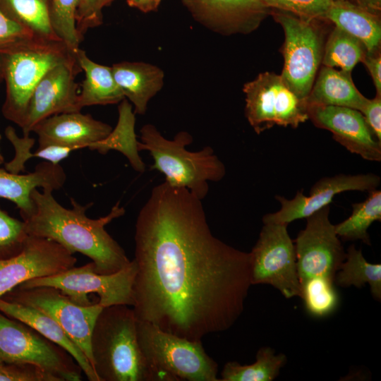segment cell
<instances>
[{"label": "cell", "instance_id": "obj_49", "mask_svg": "<svg viewBox=\"0 0 381 381\" xmlns=\"http://www.w3.org/2000/svg\"><path fill=\"white\" fill-rule=\"evenodd\" d=\"M333 1H336V0H333Z\"/></svg>", "mask_w": 381, "mask_h": 381}, {"label": "cell", "instance_id": "obj_34", "mask_svg": "<svg viewBox=\"0 0 381 381\" xmlns=\"http://www.w3.org/2000/svg\"><path fill=\"white\" fill-rule=\"evenodd\" d=\"M28 236L23 220L12 217L0 206V260L20 253Z\"/></svg>", "mask_w": 381, "mask_h": 381}, {"label": "cell", "instance_id": "obj_46", "mask_svg": "<svg viewBox=\"0 0 381 381\" xmlns=\"http://www.w3.org/2000/svg\"><path fill=\"white\" fill-rule=\"evenodd\" d=\"M4 365L2 363H0V371L4 370Z\"/></svg>", "mask_w": 381, "mask_h": 381}, {"label": "cell", "instance_id": "obj_16", "mask_svg": "<svg viewBox=\"0 0 381 381\" xmlns=\"http://www.w3.org/2000/svg\"><path fill=\"white\" fill-rule=\"evenodd\" d=\"M380 177L375 174L356 175L337 174L318 181L311 188L308 195L298 190L293 199L276 195L281 208L276 212L265 214L263 223L289 224L300 219L307 218L322 208L328 206L339 193L351 191H370L376 189Z\"/></svg>", "mask_w": 381, "mask_h": 381}, {"label": "cell", "instance_id": "obj_1", "mask_svg": "<svg viewBox=\"0 0 381 381\" xmlns=\"http://www.w3.org/2000/svg\"><path fill=\"white\" fill-rule=\"evenodd\" d=\"M134 239L138 320L198 341L238 320L251 286L250 253L212 234L202 200L187 188L155 186Z\"/></svg>", "mask_w": 381, "mask_h": 381}, {"label": "cell", "instance_id": "obj_12", "mask_svg": "<svg viewBox=\"0 0 381 381\" xmlns=\"http://www.w3.org/2000/svg\"><path fill=\"white\" fill-rule=\"evenodd\" d=\"M1 298L32 306L52 318L83 351L92 365L90 338L96 320L104 308L99 303L79 305L61 290L49 286H17Z\"/></svg>", "mask_w": 381, "mask_h": 381}, {"label": "cell", "instance_id": "obj_4", "mask_svg": "<svg viewBox=\"0 0 381 381\" xmlns=\"http://www.w3.org/2000/svg\"><path fill=\"white\" fill-rule=\"evenodd\" d=\"M139 151L150 152L156 169L165 176V182L174 187L186 188L200 200L209 191V181H219L226 174V168L214 154L206 146L191 152L186 146L193 142L186 131L178 133L173 140L165 138L152 124H146L140 130Z\"/></svg>", "mask_w": 381, "mask_h": 381}, {"label": "cell", "instance_id": "obj_33", "mask_svg": "<svg viewBox=\"0 0 381 381\" xmlns=\"http://www.w3.org/2000/svg\"><path fill=\"white\" fill-rule=\"evenodd\" d=\"M79 0H51L49 13L53 30L73 52L79 49L81 41L77 27L76 13Z\"/></svg>", "mask_w": 381, "mask_h": 381}, {"label": "cell", "instance_id": "obj_2", "mask_svg": "<svg viewBox=\"0 0 381 381\" xmlns=\"http://www.w3.org/2000/svg\"><path fill=\"white\" fill-rule=\"evenodd\" d=\"M54 190L37 188L31 193L34 210L23 219L29 236L56 241L72 253H80L92 260L97 272L112 274L131 262L123 249L108 234L106 225L124 214L119 202L106 216L91 219L86 210L92 205H80L73 198L71 209L60 205L52 195Z\"/></svg>", "mask_w": 381, "mask_h": 381}, {"label": "cell", "instance_id": "obj_14", "mask_svg": "<svg viewBox=\"0 0 381 381\" xmlns=\"http://www.w3.org/2000/svg\"><path fill=\"white\" fill-rule=\"evenodd\" d=\"M76 262L73 253L56 241L28 236L20 253L0 260V298L26 281L60 273Z\"/></svg>", "mask_w": 381, "mask_h": 381}, {"label": "cell", "instance_id": "obj_26", "mask_svg": "<svg viewBox=\"0 0 381 381\" xmlns=\"http://www.w3.org/2000/svg\"><path fill=\"white\" fill-rule=\"evenodd\" d=\"M135 118L132 106L123 99L119 106V119L114 128L104 139L92 143L88 148L105 155L110 150L122 153L136 171L143 173L145 165L139 155L138 141L135 133Z\"/></svg>", "mask_w": 381, "mask_h": 381}, {"label": "cell", "instance_id": "obj_43", "mask_svg": "<svg viewBox=\"0 0 381 381\" xmlns=\"http://www.w3.org/2000/svg\"><path fill=\"white\" fill-rule=\"evenodd\" d=\"M162 0H127L128 4L139 9L140 11L147 13L156 11Z\"/></svg>", "mask_w": 381, "mask_h": 381}, {"label": "cell", "instance_id": "obj_13", "mask_svg": "<svg viewBox=\"0 0 381 381\" xmlns=\"http://www.w3.org/2000/svg\"><path fill=\"white\" fill-rule=\"evenodd\" d=\"M329 206L306 219L307 223L295 239L298 275L301 284L314 277L334 281L346 253L329 218Z\"/></svg>", "mask_w": 381, "mask_h": 381}, {"label": "cell", "instance_id": "obj_23", "mask_svg": "<svg viewBox=\"0 0 381 381\" xmlns=\"http://www.w3.org/2000/svg\"><path fill=\"white\" fill-rule=\"evenodd\" d=\"M351 73L322 66L306 99L307 107H345L361 112L368 99L356 88Z\"/></svg>", "mask_w": 381, "mask_h": 381}, {"label": "cell", "instance_id": "obj_24", "mask_svg": "<svg viewBox=\"0 0 381 381\" xmlns=\"http://www.w3.org/2000/svg\"><path fill=\"white\" fill-rule=\"evenodd\" d=\"M325 19L359 40L368 53L380 50V15L372 13L348 0H336L332 1Z\"/></svg>", "mask_w": 381, "mask_h": 381}, {"label": "cell", "instance_id": "obj_41", "mask_svg": "<svg viewBox=\"0 0 381 381\" xmlns=\"http://www.w3.org/2000/svg\"><path fill=\"white\" fill-rule=\"evenodd\" d=\"M75 150V148L72 147L49 145L38 147L35 152H31L30 159L32 157L41 158L54 164H59L61 160L68 157L70 153Z\"/></svg>", "mask_w": 381, "mask_h": 381}, {"label": "cell", "instance_id": "obj_48", "mask_svg": "<svg viewBox=\"0 0 381 381\" xmlns=\"http://www.w3.org/2000/svg\"><path fill=\"white\" fill-rule=\"evenodd\" d=\"M109 1H110V2H111L113 0H109Z\"/></svg>", "mask_w": 381, "mask_h": 381}, {"label": "cell", "instance_id": "obj_7", "mask_svg": "<svg viewBox=\"0 0 381 381\" xmlns=\"http://www.w3.org/2000/svg\"><path fill=\"white\" fill-rule=\"evenodd\" d=\"M284 32L281 74L287 85L302 99L308 97L320 67L329 32L326 19H306L289 12L270 9Z\"/></svg>", "mask_w": 381, "mask_h": 381}, {"label": "cell", "instance_id": "obj_18", "mask_svg": "<svg viewBox=\"0 0 381 381\" xmlns=\"http://www.w3.org/2000/svg\"><path fill=\"white\" fill-rule=\"evenodd\" d=\"M192 16L222 35L248 34L270 14L261 0H181Z\"/></svg>", "mask_w": 381, "mask_h": 381}, {"label": "cell", "instance_id": "obj_25", "mask_svg": "<svg viewBox=\"0 0 381 381\" xmlns=\"http://www.w3.org/2000/svg\"><path fill=\"white\" fill-rule=\"evenodd\" d=\"M75 57L85 74L78 97L79 111L88 106L117 104L125 99L114 80L111 67L92 61L80 48L75 52Z\"/></svg>", "mask_w": 381, "mask_h": 381}, {"label": "cell", "instance_id": "obj_36", "mask_svg": "<svg viewBox=\"0 0 381 381\" xmlns=\"http://www.w3.org/2000/svg\"><path fill=\"white\" fill-rule=\"evenodd\" d=\"M35 35L28 28L8 16L0 8V52L5 51Z\"/></svg>", "mask_w": 381, "mask_h": 381}, {"label": "cell", "instance_id": "obj_30", "mask_svg": "<svg viewBox=\"0 0 381 381\" xmlns=\"http://www.w3.org/2000/svg\"><path fill=\"white\" fill-rule=\"evenodd\" d=\"M366 54L359 40L334 26L327 35L321 65L351 72Z\"/></svg>", "mask_w": 381, "mask_h": 381}, {"label": "cell", "instance_id": "obj_10", "mask_svg": "<svg viewBox=\"0 0 381 381\" xmlns=\"http://www.w3.org/2000/svg\"><path fill=\"white\" fill-rule=\"evenodd\" d=\"M245 114L257 134L274 125L296 128L308 119L305 99H301L281 75L266 71L244 84Z\"/></svg>", "mask_w": 381, "mask_h": 381}, {"label": "cell", "instance_id": "obj_17", "mask_svg": "<svg viewBox=\"0 0 381 381\" xmlns=\"http://www.w3.org/2000/svg\"><path fill=\"white\" fill-rule=\"evenodd\" d=\"M308 119L330 131L350 152L373 162L381 160V142L373 135L361 112L345 107L309 106Z\"/></svg>", "mask_w": 381, "mask_h": 381}, {"label": "cell", "instance_id": "obj_21", "mask_svg": "<svg viewBox=\"0 0 381 381\" xmlns=\"http://www.w3.org/2000/svg\"><path fill=\"white\" fill-rule=\"evenodd\" d=\"M0 311L34 328L67 351L90 381H99L88 358L63 328L50 316L32 306L0 298Z\"/></svg>", "mask_w": 381, "mask_h": 381}, {"label": "cell", "instance_id": "obj_45", "mask_svg": "<svg viewBox=\"0 0 381 381\" xmlns=\"http://www.w3.org/2000/svg\"><path fill=\"white\" fill-rule=\"evenodd\" d=\"M1 136L0 135V141H1ZM4 162V157H3L2 154H1V149H0V165L2 164Z\"/></svg>", "mask_w": 381, "mask_h": 381}, {"label": "cell", "instance_id": "obj_6", "mask_svg": "<svg viewBox=\"0 0 381 381\" xmlns=\"http://www.w3.org/2000/svg\"><path fill=\"white\" fill-rule=\"evenodd\" d=\"M141 351L159 381H219L218 365L202 341L167 332L137 319Z\"/></svg>", "mask_w": 381, "mask_h": 381}, {"label": "cell", "instance_id": "obj_31", "mask_svg": "<svg viewBox=\"0 0 381 381\" xmlns=\"http://www.w3.org/2000/svg\"><path fill=\"white\" fill-rule=\"evenodd\" d=\"M334 284V281L327 277H314L301 284V298L311 316L322 318L336 310L339 298Z\"/></svg>", "mask_w": 381, "mask_h": 381}, {"label": "cell", "instance_id": "obj_38", "mask_svg": "<svg viewBox=\"0 0 381 381\" xmlns=\"http://www.w3.org/2000/svg\"><path fill=\"white\" fill-rule=\"evenodd\" d=\"M5 134L16 150L14 158L5 164V169L14 174H20L25 170V162L30 159V150L35 144V139L29 135L19 138L11 126L6 128Z\"/></svg>", "mask_w": 381, "mask_h": 381}, {"label": "cell", "instance_id": "obj_15", "mask_svg": "<svg viewBox=\"0 0 381 381\" xmlns=\"http://www.w3.org/2000/svg\"><path fill=\"white\" fill-rule=\"evenodd\" d=\"M82 71L76 57L47 71L35 87L22 126L29 135L34 126L50 116L80 111L78 109V85L76 75Z\"/></svg>", "mask_w": 381, "mask_h": 381}, {"label": "cell", "instance_id": "obj_27", "mask_svg": "<svg viewBox=\"0 0 381 381\" xmlns=\"http://www.w3.org/2000/svg\"><path fill=\"white\" fill-rule=\"evenodd\" d=\"M334 283L341 287L355 286L362 288L365 284L370 287L374 298L381 299V265L368 262L361 249L354 245L349 247L346 259L335 275Z\"/></svg>", "mask_w": 381, "mask_h": 381}, {"label": "cell", "instance_id": "obj_37", "mask_svg": "<svg viewBox=\"0 0 381 381\" xmlns=\"http://www.w3.org/2000/svg\"><path fill=\"white\" fill-rule=\"evenodd\" d=\"M0 381H57L56 377L32 363H2Z\"/></svg>", "mask_w": 381, "mask_h": 381}, {"label": "cell", "instance_id": "obj_35", "mask_svg": "<svg viewBox=\"0 0 381 381\" xmlns=\"http://www.w3.org/2000/svg\"><path fill=\"white\" fill-rule=\"evenodd\" d=\"M270 9L291 13L306 19H325L333 0H261Z\"/></svg>", "mask_w": 381, "mask_h": 381}, {"label": "cell", "instance_id": "obj_40", "mask_svg": "<svg viewBox=\"0 0 381 381\" xmlns=\"http://www.w3.org/2000/svg\"><path fill=\"white\" fill-rule=\"evenodd\" d=\"M361 112L375 137L381 142V95L368 99Z\"/></svg>", "mask_w": 381, "mask_h": 381}, {"label": "cell", "instance_id": "obj_22", "mask_svg": "<svg viewBox=\"0 0 381 381\" xmlns=\"http://www.w3.org/2000/svg\"><path fill=\"white\" fill-rule=\"evenodd\" d=\"M111 67L124 97L133 104L134 113L144 114L150 99L162 88L163 71L144 62L123 61Z\"/></svg>", "mask_w": 381, "mask_h": 381}, {"label": "cell", "instance_id": "obj_20", "mask_svg": "<svg viewBox=\"0 0 381 381\" xmlns=\"http://www.w3.org/2000/svg\"><path fill=\"white\" fill-rule=\"evenodd\" d=\"M66 174L59 164L44 161L38 164L34 171L14 174L0 168V198L15 203L23 219L34 210L31 193L34 189L58 190L66 181Z\"/></svg>", "mask_w": 381, "mask_h": 381}, {"label": "cell", "instance_id": "obj_44", "mask_svg": "<svg viewBox=\"0 0 381 381\" xmlns=\"http://www.w3.org/2000/svg\"><path fill=\"white\" fill-rule=\"evenodd\" d=\"M356 6L377 15L381 13V0H348Z\"/></svg>", "mask_w": 381, "mask_h": 381}, {"label": "cell", "instance_id": "obj_19", "mask_svg": "<svg viewBox=\"0 0 381 381\" xmlns=\"http://www.w3.org/2000/svg\"><path fill=\"white\" fill-rule=\"evenodd\" d=\"M112 127L80 111L61 113L45 118L32 128L39 147L49 145L68 146L75 150L105 138Z\"/></svg>", "mask_w": 381, "mask_h": 381}, {"label": "cell", "instance_id": "obj_42", "mask_svg": "<svg viewBox=\"0 0 381 381\" xmlns=\"http://www.w3.org/2000/svg\"><path fill=\"white\" fill-rule=\"evenodd\" d=\"M362 63L367 68L374 85L377 95H381V53L380 50L374 53H368Z\"/></svg>", "mask_w": 381, "mask_h": 381}, {"label": "cell", "instance_id": "obj_11", "mask_svg": "<svg viewBox=\"0 0 381 381\" xmlns=\"http://www.w3.org/2000/svg\"><path fill=\"white\" fill-rule=\"evenodd\" d=\"M263 224L250 252L251 285L270 284L288 299L301 297L295 245L289 235L288 225Z\"/></svg>", "mask_w": 381, "mask_h": 381}, {"label": "cell", "instance_id": "obj_8", "mask_svg": "<svg viewBox=\"0 0 381 381\" xmlns=\"http://www.w3.org/2000/svg\"><path fill=\"white\" fill-rule=\"evenodd\" d=\"M32 363L57 381H80L82 369L59 345L0 311V363Z\"/></svg>", "mask_w": 381, "mask_h": 381}, {"label": "cell", "instance_id": "obj_3", "mask_svg": "<svg viewBox=\"0 0 381 381\" xmlns=\"http://www.w3.org/2000/svg\"><path fill=\"white\" fill-rule=\"evenodd\" d=\"M90 348L99 381H159L141 351L137 318L129 306L102 308L92 332Z\"/></svg>", "mask_w": 381, "mask_h": 381}, {"label": "cell", "instance_id": "obj_32", "mask_svg": "<svg viewBox=\"0 0 381 381\" xmlns=\"http://www.w3.org/2000/svg\"><path fill=\"white\" fill-rule=\"evenodd\" d=\"M4 1L14 14V19L28 28L35 35L59 40L52 28L47 0H4Z\"/></svg>", "mask_w": 381, "mask_h": 381}, {"label": "cell", "instance_id": "obj_9", "mask_svg": "<svg viewBox=\"0 0 381 381\" xmlns=\"http://www.w3.org/2000/svg\"><path fill=\"white\" fill-rule=\"evenodd\" d=\"M135 274L136 265L133 260L126 267L109 274L97 272L94 263L90 262L83 266H74L56 274L30 279L18 286H53L81 306L92 304L88 295L93 294L98 296L97 303L103 307L114 305L133 306V287Z\"/></svg>", "mask_w": 381, "mask_h": 381}, {"label": "cell", "instance_id": "obj_29", "mask_svg": "<svg viewBox=\"0 0 381 381\" xmlns=\"http://www.w3.org/2000/svg\"><path fill=\"white\" fill-rule=\"evenodd\" d=\"M353 211L350 217L342 222L334 225L339 237L346 241L361 240L370 246L368 233L370 226L381 220V191L374 189L368 191L366 199L352 205Z\"/></svg>", "mask_w": 381, "mask_h": 381}, {"label": "cell", "instance_id": "obj_39", "mask_svg": "<svg viewBox=\"0 0 381 381\" xmlns=\"http://www.w3.org/2000/svg\"><path fill=\"white\" fill-rule=\"evenodd\" d=\"M109 3V0H79L76 27L81 39L88 28L101 23L102 9Z\"/></svg>", "mask_w": 381, "mask_h": 381}, {"label": "cell", "instance_id": "obj_47", "mask_svg": "<svg viewBox=\"0 0 381 381\" xmlns=\"http://www.w3.org/2000/svg\"><path fill=\"white\" fill-rule=\"evenodd\" d=\"M1 78H2V77H1V73H0V79H1Z\"/></svg>", "mask_w": 381, "mask_h": 381}, {"label": "cell", "instance_id": "obj_28", "mask_svg": "<svg viewBox=\"0 0 381 381\" xmlns=\"http://www.w3.org/2000/svg\"><path fill=\"white\" fill-rule=\"evenodd\" d=\"M286 363V356L275 353L270 347H262L256 353V361L250 365L236 361L227 362L221 373L220 381H272Z\"/></svg>", "mask_w": 381, "mask_h": 381}, {"label": "cell", "instance_id": "obj_5", "mask_svg": "<svg viewBox=\"0 0 381 381\" xmlns=\"http://www.w3.org/2000/svg\"><path fill=\"white\" fill-rule=\"evenodd\" d=\"M75 58L60 40L35 35L0 52V73L6 80L4 116L22 126L30 96L44 74L54 66Z\"/></svg>", "mask_w": 381, "mask_h": 381}]
</instances>
